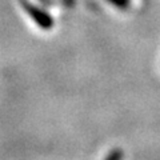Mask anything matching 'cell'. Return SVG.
Returning <instances> with one entry per match:
<instances>
[{
  "label": "cell",
  "instance_id": "6da1fadb",
  "mask_svg": "<svg viewBox=\"0 0 160 160\" xmlns=\"http://www.w3.org/2000/svg\"><path fill=\"white\" fill-rule=\"evenodd\" d=\"M104 160H123V151L120 148H113Z\"/></svg>",
  "mask_w": 160,
  "mask_h": 160
},
{
  "label": "cell",
  "instance_id": "7a4b0ae2",
  "mask_svg": "<svg viewBox=\"0 0 160 160\" xmlns=\"http://www.w3.org/2000/svg\"><path fill=\"white\" fill-rule=\"evenodd\" d=\"M109 2L113 3L115 6H118V7H126L128 0H109Z\"/></svg>",
  "mask_w": 160,
  "mask_h": 160
}]
</instances>
